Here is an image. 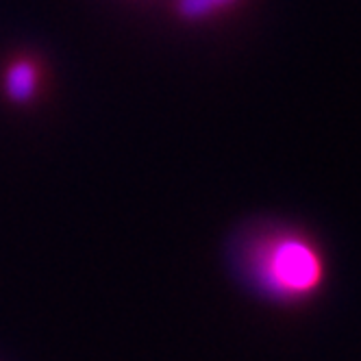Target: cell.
<instances>
[{
    "mask_svg": "<svg viewBox=\"0 0 361 361\" xmlns=\"http://www.w3.org/2000/svg\"><path fill=\"white\" fill-rule=\"evenodd\" d=\"M244 264L255 286L279 300L314 296L326 276L320 246L296 228H272L257 235L246 246Z\"/></svg>",
    "mask_w": 361,
    "mask_h": 361,
    "instance_id": "6da1fadb",
    "label": "cell"
},
{
    "mask_svg": "<svg viewBox=\"0 0 361 361\" xmlns=\"http://www.w3.org/2000/svg\"><path fill=\"white\" fill-rule=\"evenodd\" d=\"M39 87V68L33 59L20 57L13 59L3 74V90L5 96L13 105H27L37 94Z\"/></svg>",
    "mask_w": 361,
    "mask_h": 361,
    "instance_id": "7a4b0ae2",
    "label": "cell"
},
{
    "mask_svg": "<svg viewBox=\"0 0 361 361\" xmlns=\"http://www.w3.org/2000/svg\"><path fill=\"white\" fill-rule=\"evenodd\" d=\"M240 0H174V11L185 22H200L233 9Z\"/></svg>",
    "mask_w": 361,
    "mask_h": 361,
    "instance_id": "3957f363",
    "label": "cell"
}]
</instances>
